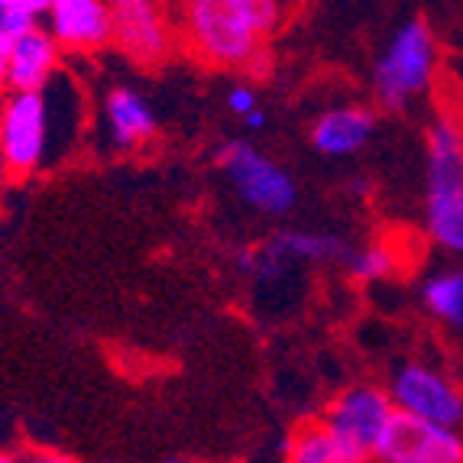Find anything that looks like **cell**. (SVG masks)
I'll use <instances>...</instances> for the list:
<instances>
[{"label": "cell", "instance_id": "6da1fadb", "mask_svg": "<svg viewBox=\"0 0 463 463\" xmlns=\"http://www.w3.org/2000/svg\"><path fill=\"white\" fill-rule=\"evenodd\" d=\"M282 26L276 0H192L182 10V33L198 59L221 69L256 65L266 36Z\"/></svg>", "mask_w": 463, "mask_h": 463}, {"label": "cell", "instance_id": "7a4b0ae2", "mask_svg": "<svg viewBox=\"0 0 463 463\" xmlns=\"http://www.w3.org/2000/svg\"><path fill=\"white\" fill-rule=\"evenodd\" d=\"M425 231L434 247L463 256V130L454 120L428 127Z\"/></svg>", "mask_w": 463, "mask_h": 463}, {"label": "cell", "instance_id": "3957f363", "mask_svg": "<svg viewBox=\"0 0 463 463\" xmlns=\"http://www.w3.org/2000/svg\"><path fill=\"white\" fill-rule=\"evenodd\" d=\"M438 62L440 52L431 26L421 16L405 20L373 62V98L386 110L411 108L434 85Z\"/></svg>", "mask_w": 463, "mask_h": 463}, {"label": "cell", "instance_id": "277c9868", "mask_svg": "<svg viewBox=\"0 0 463 463\" xmlns=\"http://www.w3.org/2000/svg\"><path fill=\"white\" fill-rule=\"evenodd\" d=\"M59 75L46 91H26L0 100V153L10 175H33L52 163V149L59 146Z\"/></svg>", "mask_w": 463, "mask_h": 463}, {"label": "cell", "instance_id": "5b68a950", "mask_svg": "<svg viewBox=\"0 0 463 463\" xmlns=\"http://www.w3.org/2000/svg\"><path fill=\"white\" fill-rule=\"evenodd\" d=\"M386 392L399 415L463 431V386L450 373L421 360H409L389 376Z\"/></svg>", "mask_w": 463, "mask_h": 463}, {"label": "cell", "instance_id": "8992f818", "mask_svg": "<svg viewBox=\"0 0 463 463\" xmlns=\"http://www.w3.org/2000/svg\"><path fill=\"white\" fill-rule=\"evenodd\" d=\"M221 165H224L231 185L243 198V204L266 217H282L295 208L298 185L279 163L263 156L256 146L237 139L221 149Z\"/></svg>", "mask_w": 463, "mask_h": 463}, {"label": "cell", "instance_id": "52a82bcc", "mask_svg": "<svg viewBox=\"0 0 463 463\" xmlns=\"http://www.w3.org/2000/svg\"><path fill=\"white\" fill-rule=\"evenodd\" d=\"M395 405L389 399V392L383 386H370V383H360V386H350L337 395L325 409V421L334 434L360 448L364 454H376L379 440L386 438L389 425L395 421Z\"/></svg>", "mask_w": 463, "mask_h": 463}, {"label": "cell", "instance_id": "ba28073f", "mask_svg": "<svg viewBox=\"0 0 463 463\" xmlns=\"http://www.w3.org/2000/svg\"><path fill=\"white\" fill-rule=\"evenodd\" d=\"M373 463H463V431L395 415Z\"/></svg>", "mask_w": 463, "mask_h": 463}, {"label": "cell", "instance_id": "9c48e42d", "mask_svg": "<svg viewBox=\"0 0 463 463\" xmlns=\"http://www.w3.org/2000/svg\"><path fill=\"white\" fill-rule=\"evenodd\" d=\"M114 43L130 59L153 65L172 49L169 16L153 0H114Z\"/></svg>", "mask_w": 463, "mask_h": 463}, {"label": "cell", "instance_id": "30bf717a", "mask_svg": "<svg viewBox=\"0 0 463 463\" xmlns=\"http://www.w3.org/2000/svg\"><path fill=\"white\" fill-rule=\"evenodd\" d=\"M46 30L59 49L94 52L114 43V10L108 0H52Z\"/></svg>", "mask_w": 463, "mask_h": 463}, {"label": "cell", "instance_id": "8fae6325", "mask_svg": "<svg viewBox=\"0 0 463 463\" xmlns=\"http://www.w3.org/2000/svg\"><path fill=\"white\" fill-rule=\"evenodd\" d=\"M59 55H62V49L49 36L46 26H36L26 36H20L7 52L10 91H46L52 85V78L59 75Z\"/></svg>", "mask_w": 463, "mask_h": 463}, {"label": "cell", "instance_id": "7c38bea8", "mask_svg": "<svg viewBox=\"0 0 463 463\" xmlns=\"http://www.w3.org/2000/svg\"><path fill=\"white\" fill-rule=\"evenodd\" d=\"M376 133V114L370 108H334L327 114H321L311 127V143L321 156H334V159H344V156H356L366 146Z\"/></svg>", "mask_w": 463, "mask_h": 463}, {"label": "cell", "instance_id": "4fadbf2b", "mask_svg": "<svg viewBox=\"0 0 463 463\" xmlns=\"http://www.w3.org/2000/svg\"><path fill=\"white\" fill-rule=\"evenodd\" d=\"M104 120H108L110 143L120 153L143 146L156 133V114L133 88H114L108 94V100H104Z\"/></svg>", "mask_w": 463, "mask_h": 463}, {"label": "cell", "instance_id": "5bb4252c", "mask_svg": "<svg viewBox=\"0 0 463 463\" xmlns=\"http://www.w3.org/2000/svg\"><path fill=\"white\" fill-rule=\"evenodd\" d=\"M288 463H373L370 454L347 444V440L334 434L331 428L317 418L301 425L288 440Z\"/></svg>", "mask_w": 463, "mask_h": 463}, {"label": "cell", "instance_id": "9a60e30c", "mask_svg": "<svg viewBox=\"0 0 463 463\" xmlns=\"http://www.w3.org/2000/svg\"><path fill=\"white\" fill-rule=\"evenodd\" d=\"M421 305L440 325L463 334V266H448L425 279Z\"/></svg>", "mask_w": 463, "mask_h": 463}, {"label": "cell", "instance_id": "2e32d148", "mask_svg": "<svg viewBox=\"0 0 463 463\" xmlns=\"http://www.w3.org/2000/svg\"><path fill=\"white\" fill-rule=\"evenodd\" d=\"M269 240L292 260V263H347L350 253H354V250L340 237H334V233L279 231V233H272Z\"/></svg>", "mask_w": 463, "mask_h": 463}, {"label": "cell", "instance_id": "e0dca14e", "mask_svg": "<svg viewBox=\"0 0 463 463\" xmlns=\"http://www.w3.org/2000/svg\"><path fill=\"white\" fill-rule=\"evenodd\" d=\"M52 0H0V52H10L16 39L36 30L49 16Z\"/></svg>", "mask_w": 463, "mask_h": 463}, {"label": "cell", "instance_id": "ac0fdd59", "mask_svg": "<svg viewBox=\"0 0 463 463\" xmlns=\"http://www.w3.org/2000/svg\"><path fill=\"white\" fill-rule=\"evenodd\" d=\"M347 269L364 282H379V279H389L395 272V253L389 243H366V247L350 253Z\"/></svg>", "mask_w": 463, "mask_h": 463}, {"label": "cell", "instance_id": "d6986e66", "mask_svg": "<svg viewBox=\"0 0 463 463\" xmlns=\"http://www.w3.org/2000/svg\"><path fill=\"white\" fill-rule=\"evenodd\" d=\"M0 463H78L69 454H59V450H14V454H0Z\"/></svg>", "mask_w": 463, "mask_h": 463}, {"label": "cell", "instance_id": "ffe728a7", "mask_svg": "<svg viewBox=\"0 0 463 463\" xmlns=\"http://www.w3.org/2000/svg\"><path fill=\"white\" fill-rule=\"evenodd\" d=\"M227 108H231V114H237V117H243V120H247L253 110H260V108H256V91H253V88H247V85L231 88V94H227Z\"/></svg>", "mask_w": 463, "mask_h": 463}, {"label": "cell", "instance_id": "44dd1931", "mask_svg": "<svg viewBox=\"0 0 463 463\" xmlns=\"http://www.w3.org/2000/svg\"><path fill=\"white\" fill-rule=\"evenodd\" d=\"M247 127H250V130H263V127H266V114H263V110H253V114L247 117Z\"/></svg>", "mask_w": 463, "mask_h": 463}, {"label": "cell", "instance_id": "7402d4cb", "mask_svg": "<svg viewBox=\"0 0 463 463\" xmlns=\"http://www.w3.org/2000/svg\"><path fill=\"white\" fill-rule=\"evenodd\" d=\"M10 88V75H7V52H0V91Z\"/></svg>", "mask_w": 463, "mask_h": 463}, {"label": "cell", "instance_id": "603a6c76", "mask_svg": "<svg viewBox=\"0 0 463 463\" xmlns=\"http://www.w3.org/2000/svg\"><path fill=\"white\" fill-rule=\"evenodd\" d=\"M10 172H7V163H4V153H0V185H4V178H7Z\"/></svg>", "mask_w": 463, "mask_h": 463}, {"label": "cell", "instance_id": "cb8c5ba5", "mask_svg": "<svg viewBox=\"0 0 463 463\" xmlns=\"http://www.w3.org/2000/svg\"><path fill=\"white\" fill-rule=\"evenodd\" d=\"M169 463H188V460H169Z\"/></svg>", "mask_w": 463, "mask_h": 463}]
</instances>
